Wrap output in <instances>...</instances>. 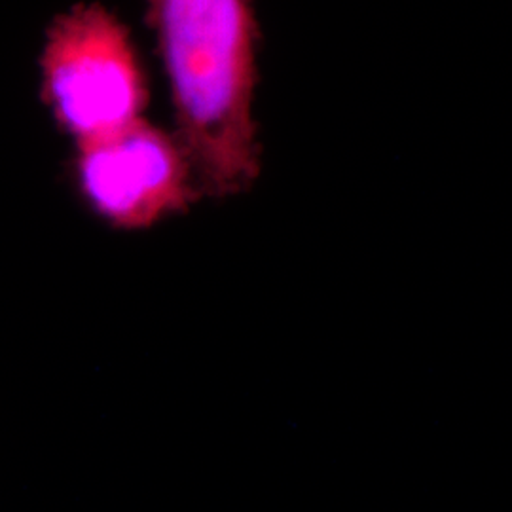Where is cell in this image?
Here are the masks:
<instances>
[{"instance_id":"1","label":"cell","mask_w":512,"mask_h":512,"mask_svg":"<svg viewBox=\"0 0 512 512\" xmlns=\"http://www.w3.org/2000/svg\"><path fill=\"white\" fill-rule=\"evenodd\" d=\"M198 190L230 198L260 175L251 0H145Z\"/></svg>"},{"instance_id":"2","label":"cell","mask_w":512,"mask_h":512,"mask_svg":"<svg viewBox=\"0 0 512 512\" xmlns=\"http://www.w3.org/2000/svg\"><path fill=\"white\" fill-rule=\"evenodd\" d=\"M40 69L44 101L76 145L126 128L147 109V76L128 27L97 2L55 19Z\"/></svg>"},{"instance_id":"3","label":"cell","mask_w":512,"mask_h":512,"mask_svg":"<svg viewBox=\"0 0 512 512\" xmlns=\"http://www.w3.org/2000/svg\"><path fill=\"white\" fill-rule=\"evenodd\" d=\"M74 171L93 211L126 230L186 211L200 194L177 137L145 118L78 145Z\"/></svg>"}]
</instances>
